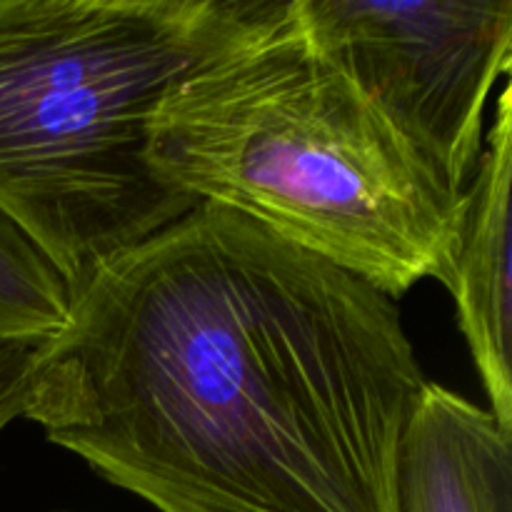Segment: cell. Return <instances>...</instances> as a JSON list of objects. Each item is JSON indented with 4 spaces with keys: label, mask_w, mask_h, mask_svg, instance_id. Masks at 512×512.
<instances>
[{
    "label": "cell",
    "mask_w": 512,
    "mask_h": 512,
    "mask_svg": "<svg viewBox=\"0 0 512 512\" xmlns=\"http://www.w3.org/2000/svg\"><path fill=\"white\" fill-rule=\"evenodd\" d=\"M398 300L200 203L75 285L25 420L158 512H398Z\"/></svg>",
    "instance_id": "cell-1"
},
{
    "label": "cell",
    "mask_w": 512,
    "mask_h": 512,
    "mask_svg": "<svg viewBox=\"0 0 512 512\" xmlns=\"http://www.w3.org/2000/svg\"><path fill=\"white\" fill-rule=\"evenodd\" d=\"M160 178L245 215L393 300L448 283L465 195H453L295 15L265 0L158 105Z\"/></svg>",
    "instance_id": "cell-2"
},
{
    "label": "cell",
    "mask_w": 512,
    "mask_h": 512,
    "mask_svg": "<svg viewBox=\"0 0 512 512\" xmlns=\"http://www.w3.org/2000/svg\"><path fill=\"white\" fill-rule=\"evenodd\" d=\"M265 0H0V213L83 283L195 208L150 163L168 90Z\"/></svg>",
    "instance_id": "cell-3"
},
{
    "label": "cell",
    "mask_w": 512,
    "mask_h": 512,
    "mask_svg": "<svg viewBox=\"0 0 512 512\" xmlns=\"http://www.w3.org/2000/svg\"><path fill=\"white\" fill-rule=\"evenodd\" d=\"M315 48L425 168L465 195L483 153L490 90L512 65V3L293 0Z\"/></svg>",
    "instance_id": "cell-4"
},
{
    "label": "cell",
    "mask_w": 512,
    "mask_h": 512,
    "mask_svg": "<svg viewBox=\"0 0 512 512\" xmlns=\"http://www.w3.org/2000/svg\"><path fill=\"white\" fill-rule=\"evenodd\" d=\"M510 183L512 88L505 85L483 140L478 168L465 188V208L445 288L490 400V413L512 435L510 360Z\"/></svg>",
    "instance_id": "cell-5"
},
{
    "label": "cell",
    "mask_w": 512,
    "mask_h": 512,
    "mask_svg": "<svg viewBox=\"0 0 512 512\" xmlns=\"http://www.w3.org/2000/svg\"><path fill=\"white\" fill-rule=\"evenodd\" d=\"M395 498L398 512H512V435L428 380L400 440Z\"/></svg>",
    "instance_id": "cell-6"
},
{
    "label": "cell",
    "mask_w": 512,
    "mask_h": 512,
    "mask_svg": "<svg viewBox=\"0 0 512 512\" xmlns=\"http://www.w3.org/2000/svg\"><path fill=\"white\" fill-rule=\"evenodd\" d=\"M70 285L0 213V340L45 343L65 325Z\"/></svg>",
    "instance_id": "cell-7"
},
{
    "label": "cell",
    "mask_w": 512,
    "mask_h": 512,
    "mask_svg": "<svg viewBox=\"0 0 512 512\" xmlns=\"http://www.w3.org/2000/svg\"><path fill=\"white\" fill-rule=\"evenodd\" d=\"M38 348V343L0 340V433L25 415Z\"/></svg>",
    "instance_id": "cell-8"
}]
</instances>
